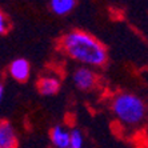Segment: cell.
Masks as SVG:
<instances>
[{
	"label": "cell",
	"instance_id": "2",
	"mask_svg": "<svg viewBox=\"0 0 148 148\" xmlns=\"http://www.w3.org/2000/svg\"><path fill=\"white\" fill-rule=\"evenodd\" d=\"M110 110L121 128L130 132L143 128L147 119L145 101L138 93L120 91L111 97Z\"/></svg>",
	"mask_w": 148,
	"mask_h": 148
},
{
	"label": "cell",
	"instance_id": "11",
	"mask_svg": "<svg viewBox=\"0 0 148 148\" xmlns=\"http://www.w3.org/2000/svg\"><path fill=\"white\" fill-rule=\"evenodd\" d=\"M4 93H5V88H4L3 83L0 82V104H1V101H3V99H4Z\"/></svg>",
	"mask_w": 148,
	"mask_h": 148
},
{
	"label": "cell",
	"instance_id": "8",
	"mask_svg": "<svg viewBox=\"0 0 148 148\" xmlns=\"http://www.w3.org/2000/svg\"><path fill=\"white\" fill-rule=\"evenodd\" d=\"M76 7V0H49V8L58 16L71 14Z\"/></svg>",
	"mask_w": 148,
	"mask_h": 148
},
{
	"label": "cell",
	"instance_id": "6",
	"mask_svg": "<svg viewBox=\"0 0 148 148\" xmlns=\"http://www.w3.org/2000/svg\"><path fill=\"white\" fill-rule=\"evenodd\" d=\"M38 91L41 96H55L56 93L60 91L62 87V80L58 75L53 73H47L43 75L36 83Z\"/></svg>",
	"mask_w": 148,
	"mask_h": 148
},
{
	"label": "cell",
	"instance_id": "4",
	"mask_svg": "<svg viewBox=\"0 0 148 148\" xmlns=\"http://www.w3.org/2000/svg\"><path fill=\"white\" fill-rule=\"evenodd\" d=\"M19 136L10 120L0 119V148H17Z\"/></svg>",
	"mask_w": 148,
	"mask_h": 148
},
{
	"label": "cell",
	"instance_id": "5",
	"mask_svg": "<svg viewBox=\"0 0 148 148\" xmlns=\"http://www.w3.org/2000/svg\"><path fill=\"white\" fill-rule=\"evenodd\" d=\"M8 73L15 82L25 83L31 76V64L27 59L17 58L11 62L8 67Z\"/></svg>",
	"mask_w": 148,
	"mask_h": 148
},
{
	"label": "cell",
	"instance_id": "9",
	"mask_svg": "<svg viewBox=\"0 0 148 148\" xmlns=\"http://www.w3.org/2000/svg\"><path fill=\"white\" fill-rule=\"evenodd\" d=\"M84 147V134L79 128L69 130V143L68 148H83Z\"/></svg>",
	"mask_w": 148,
	"mask_h": 148
},
{
	"label": "cell",
	"instance_id": "3",
	"mask_svg": "<svg viewBox=\"0 0 148 148\" xmlns=\"http://www.w3.org/2000/svg\"><path fill=\"white\" fill-rule=\"evenodd\" d=\"M72 83L77 90L83 92H90L93 91L99 84V76L96 71L91 67L79 66L72 71Z\"/></svg>",
	"mask_w": 148,
	"mask_h": 148
},
{
	"label": "cell",
	"instance_id": "10",
	"mask_svg": "<svg viewBox=\"0 0 148 148\" xmlns=\"http://www.w3.org/2000/svg\"><path fill=\"white\" fill-rule=\"evenodd\" d=\"M8 31H10V20L5 14L0 11V36L5 35Z\"/></svg>",
	"mask_w": 148,
	"mask_h": 148
},
{
	"label": "cell",
	"instance_id": "1",
	"mask_svg": "<svg viewBox=\"0 0 148 148\" xmlns=\"http://www.w3.org/2000/svg\"><path fill=\"white\" fill-rule=\"evenodd\" d=\"M59 49L80 66L93 69L104 67L108 62L107 47L83 29H72L63 35L59 40Z\"/></svg>",
	"mask_w": 148,
	"mask_h": 148
},
{
	"label": "cell",
	"instance_id": "7",
	"mask_svg": "<svg viewBox=\"0 0 148 148\" xmlns=\"http://www.w3.org/2000/svg\"><path fill=\"white\" fill-rule=\"evenodd\" d=\"M49 141L52 148H68L69 130L63 124H56L49 131Z\"/></svg>",
	"mask_w": 148,
	"mask_h": 148
}]
</instances>
